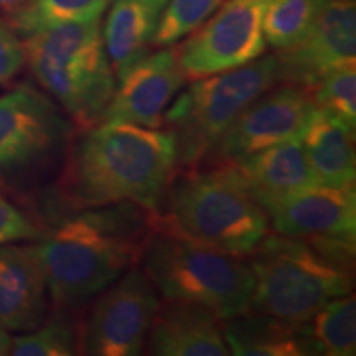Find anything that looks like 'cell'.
<instances>
[{
  "instance_id": "obj_24",
  "label": "cell",
  "mask_w": 356,
  "mask_h": 356,
  "mask_svg": "<svg viewBox=\"0 0 356 356\" xmlns=\"http://www.w3.org/2000/svg\"><path fill=\"white\" fill-rule=\"evenodd\" d=\"M325 0H273L266 8L262 32L275 51L292 47L309 32Z\"/></svg>"
},
{
  "instance_id": "obj_23",
  "label": "cell",
  "mask_w": 356,
  "mask_h": 356,
  "mask_svg": "<svg viewBox=\"0 0 356 356\" xmlns=\"http://www.w3.org/2000/svg\"><path fill=\"white\" fill-rule=\"evenodd\" d=\"M73 309L55 307L43 323L12 338L8 355L13 356H71L83 353V323Z\"/></svg>"
},
{
  "instance_id": "obj_19",
  "label": "cell",
  "mask_w": 356,
  "mask_h": 356,
  "mask_svg": "<svg viewBox=\"0 0 356 356\" xmlns=\"http://www.w3.org/2000/svg\"><path fill=\"white\" fill-rule=\"evenodd\" d=\"M222 335L231 355L238 356H315V348L300 327L246 310L222 320Z\"/></svg>"
},
{
  "instance_id": "obj_29",
  "label": "cell",
  "mask_w": 356,
  "mask_h": 356,
  "mask_svg": "<svg viewBox=\"0 0 356 356\" xmlns=\"http://www.w3.org/2000/svg\"><path fill=\"white\" fill-rule=\"evenodd\" d=\"M10 343H12V337L8 335V332L2 327V325H0V356L8 355Z\"/></svg>"
},
{
  "instance_id": "obj_20",
  "label": "cell",
  "mask_w": 356,
  "mask_h": 356,
  "mask_svg": "<svg viewBox=\"0 0 356 356\" xmlns=\"http://www.w3.org/2000/svg\"><path fill=\"white\" fill-rule=\"evenodd\" d=\"M299 137L320 185L355 188L356 160L350 132L314 108Z\"/></svg>"
},
{
  "instance_id": "obj_14",
  "label": "cell",
  "mask_w": 356,
  "mask_h": 356,
  "mask_svg": "<svg viewBox=\"0 0 356 356\" xmlns=\"http://www.w3.org/2000/svg\"><path fill=\"white\" fill-rule=\"evenodd\" d=\"M186 81L175 47L150 51L118 79L102 121L160 129L167 108Z\"/></svg>"
},
{
  "instance_id": "obj_12",
  "label": "cell",
  "mask_w": 356,
  "mask_h": 356,
  "mask_svg": "<svg viewBox=\"0 0 356 356\" xmlns=\"http://www.w3.org/2000/svg\"><path fill=\"white\" fill-rule=\"evenodd\" d=\"M279 83L304 89L314 86L330 71L353 65L356 58L355 0H325L304 38L274 53Z\"/></svg>"
},
{
  "instance_id": "obj_1",
  "label": "cell",
  "mask_w": 356,
  "mask_h": 356,
  "mask_svg": "<svg viewBox=\"0 0 356 356\" xmlns=\"http://www.w3.org/2000/svg\"><path fill=\"white\" fill-rule=\"evenodd\" d=\"M175 172L170 131L102 121L73 134L58 195L73 211L129 202L155 213Z\"/></svg>"
},
{
  "instance_id": "obj_21",
  "label": "cell",
  "mask_w": 356,
  "mask_h": 356,
  "mask_svg": "<svg viewBox=\"0 0 356 356\" xmlns=\"http://www.w3.org/2000/svg\"><path fill=\"white\" fill-rule=\"evenodd\" d=\"M300 330L325 356H353L356 353V299L353 293L328 300Z\"/></svg>"
},
{
  "instance_id": "obj_22",
  "label": "cell",
  "mask_w": 356,
  "mask_h": 356,
  "mask_svg": "<svg viewBox=\"0 0 356 356\" xmlns=\"http://www.w3.org/2000/svg\"><path fill=\"white\" fill-rule=\"evenodd\" d=\"M113 0H25L6 19L22 37L60 25L101 19Z\"/></svg>"
},
{
  "instance_id": "obj_11",
  "label": "cell",
  "mask_w": 356,
  "mask_h": 356,
  "mask_svg": "<svg viewBox=\"0 0 356 356\" xmlns=\"http://www.w3.org/2000/svg\"><path fill=\"white\" fill-rule=\"evenodd\" d=\"M314 108L307 89L275 84L238 115L204 163L233 162L300 136Z\"/></svg>"
},
{
  "instance_id": "obj_27",
  "label": "cell",
  "mask_w": 356,
  "mask_h": 356,
  "mask_svg": "<svg viewBox=\"0 0 356 356\" xmlns=\"http://www.w3.org/2000/svg\"><path fill=\"white\" fill-rule=\"evenodd\" d=\"M40 231L29 216L0 193V246L7 243L35 241Z\"/></svg>"
},
{
  "instance_id": "obj_4",
  "label": "cell",
  "mask_w": 356,
  "mask_h": 356,
  "mask_svg": "<svg viewBox=\"0 0 356 356\" xmlns=\"http://www.w3.org/2000/svg\"><path fill=\"white\" fill-rule=\"evenodd\" d=\"M33 78L79 129L102 122L115 74L106 53L101 19L60 25L22 40Z\"/></svg>"
},
{
  "instance_id": "obj_7",
  "label": "cell",
  "mask_w": 356,
  "mask_h": 356,
  "mask_svg": "<svg viewBox=\"0 0 356 356\" xmlns=\"http://www.w3.org/2000/svg\"><path fill=\"white\" fill-rule=\"evenodd\" d=\"M139 264L163 300L198 304L221 320L251 305L254 275L243 256L155 229Z\"/></svg>"
},
{
  "instance_id": "obj_6",
  "label": "cell",
  "mask_w": 356,
  "mask_h": 356,
  "mask_svg": "<svg viewBox=\"0 0 356 356\" xmlns=\"http://www.w3.org/2000/svg\"><path fill=\"white\" fill-rule=\"evenodd\" d=\"M279 84L275 55H262L238 68L191 79L163 115L177 145V168L203 165L238 115Z\"/></svg>"
},
{
  "instance_id": "obj_10",
  "label": "cell",
  "mask_w": 356,
  "mask_h": 356,
  "mask_svg": "<svg viewBox=\"0 0 356 356\" xmlns=\"http://www.w3.org/2000/svg\"><path fill=\"white\" fill-rule=\"evenodd\" d=\"M83 323V355L137 356L157 314L159 292L140 267H132L101 293Z\"/></svg>"
},
{
  "instance_id": "obj_28",
  "label": "cell",
  "mask_w": 356,
  "mask_h": 356,
  "mask_svg": "<svg viewBox=\"0 0 356 356\" xmlns=\"http://www.w3.org/2000/svg\"><path fill=\"white\" fill-rule=\"evenodd\" d=\"M24 65V43L8 20L0 13V84L15 78Z\"/></svg>"
},
{
  "instance_id": "obj_30",
  "label": "cell",
  "mask_w": 356,
  "mask_h": 356,
  "mask_svg": "<svg viewBox=\"0 0 356 356\" xmlns=\"http://www.w3.org/2000/svg\"><path fill=\"white\" fill-rule=\"evenodd\" d=\"M25 0H0V10H3L6 13H10L19 8Z\"/></svg>"
},
{
  "instance_id": "obj_3",
  "label": "cell",
  "mask_w": 356,
  "mask_h": 356,
  "mask_svg": "<svg viewBox=\"0 0 356 356\" xmlns=\"http://www.w3.org/2000/svg\"><path fill=\"white\" fill-rule=\"evenodd\" d=\"M155 215V229L234 256H251L269 218L229 163L177 168Z\"/></svg>"
},
{
  "instance_id": "obj_5",
  "label": "cell",
  "mask_w": 356,
  "mask_h": 356,
  "mask_svg": "<svg viewBox=\"0 0 356 356\" xmlns=\"http://www.w3.org/2000/svg\"><path fill=\"white\" fill-rule=\"evenodd\" d=\"M249 264L254 275L249 309L296 327L353 289L351 267L292 236L269 233L252 251Z\"/></svg>"
},
{
  "instance_id": "obj_16",
  "label": "cell",
  "mask_w": 356,
  "mask_h": 356,
  "mask_svg": "<svg viewBox=\"0 0 356 356\" xmlns=\"http://www.w3.org/2000/svg\"><path fill=\"white\" fill-rule=\"evenodd\" d=\"M145 350L155 356H228L222 320L198 304L160 302Z\"/></svg>"
},
{
  "instance_id": "obj_2",
  "label": "cell",
  "mask_w": 356,
  "mask_h": 356,
  "mask_svg": "<svg viewBox=\"0 0 356 356\" xmlns=\"http://www.w3.org/2000/svg\"><path fill=\"white\" fill-rule=\"evenodd\" d=\"M154 233V211L129 202L61 218L32 244L53 305L81 309L139 264Z\"/></svg>"
},
{
  "instance_id": "obj_25",
  "label": "cell",
  "mask_w": 356,
  "mask_h": 356,
  "mask_svg": "<svg viewBox=\"0 0 356 356\" xmlns=\"http://www.w3.org/2000/svg\"><path fill=\"white\" fill-rule=\"evenodd\" d=\"M314 106L333 121L340 124L346 132L355 136L356 129V70L353 65H345L327 73L314 86L307 89Z\"/></svg>"
},
{
  "instance_id": "obj_9",
  "label": "cell",
  "mask_w": 356,
  "mask_h": 356,
  "mask_svg": "<svg viewBox=\"0 0 356 356\" xmlns=\"http://www.w3.org/2000/svg\"><path fill=\"white\" fill-rule=\"evenodd\" d=\"M273 0H226L210 19L175 47L188 81L251 63L266 53L262 32L266 8Z\"/></svg>"
},
{
  "instance_id": "obj_8",
  "label": "cell",
  "mask_w": 356,
  "mask_h": 356,
  "mask_svg": "<svg viewBox=\"0 0 356 356\" xmlns=\"http://www.w3.org/2000/svg\"><path fill=\"white\" fill-rule=\"evenodd\" d=\"M74 129L42 89L29 83L0 95V180L43 172L63 160Z\"/></svg>"
},
{
  "instance_id": "obj_17",
  "label": "cell",
  "mask_w": 356,
  "mask_h": 356,
  "mask_svg": "<svg viewBox=\"0 0 356 356\" xmlns=\"http://www.w3.org/2000/svg\"><path fill=\"white\" fill-rule=\"evenodd\" d=\"M229 163L262 210L269 204L318 185L300 137L280 142Z\"/></svg>"
},
{
  "instance_id": "obj_26",
  "label": "cell",
  "mask_w": 356,
  "mask_h": 356,
  "mask_svg": "<svg viewBox=\"0 0 356 356\" xmlns=\"http://www.w3.org/2000/svg\"><path fill=\"white\" fill-rule=\"evenodd\" d=\"M225 2L226 0H168L155 33L154 47H173L210 19Z\"/></svg>"
},
{
  "instance_id": "obj_18",
  "label": "cell",
  "mask_w": 356,
  "mask_h": 356,
  "mask_svg": "<svg viewBox=\"0 0 356 356\" xmlns=\"http://www.w3.org/2000/svg\"><path fill=\"white\" fill-rule=\"evenodd\" d=\"M168 0H113L101 25L115 79L150 53Z\"/></svg>"
},
{
  "instance_id": "obj_15",
  "label": "cell",
  "mask_w": 356,
  "mask_h": 356,
  "mask_svg": "<svg viewBox=\"0 0 356 356\" xmlns=\"http://www.w3.org/2000/svg\"><path fill=\"white\" fill-rule=\"evenodd\" d=\"M50 296L32 244L0 246V325L7 332L25 333L48 315Z\"/></svg>"
},
{
  "instance_id": "obj_13",
  "label": "cell",
  "mask_w": 356,
  "mask_h": 356,
  "mask_svg": "<svg viewBox=\"0 0 356 356\" xmlns=\"http://www.w3.org/2000/svg\"><path fill=\"white\" fill-rule=\"evenodd\" d=\"M275 233L305 239L314 246L355 249V188L315 185L266 208Z\"/></svg>"
}]
</instances>
